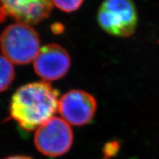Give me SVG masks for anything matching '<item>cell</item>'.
<instances>
[{"instance_id":"1","label":"cell","mask_w":159,"mask_h":159,"mask_svg":"<svg viewBox=\"0 0 159 159\" xmlns=\"http://www.w3.org/2000/svg\"><path fill=\"white\" fill-rule=\"evenodd\" d=\"M58 96V91L47 82L24 85L11 97L10 117L25 130H36L54 116Z\"/></svg>"},{"instance_id":"5","label":"cell","mask_w":159,"mask_h":159,"mask_svg":"<svg viewBox=\"0 0 159 159\" xmlns=\"http://www.w3.org/2000/svg\"><path fill=\"white\" fill-rule=\"evenodd\" d=\"M97 108L94 96L83 90L66 92L58 101V110L63 119L73 126H83L94 118Z\"/></svg>"},{"instance_id":"9","label":"cell","mask_w":159,"mask_h":159,"mask_svg":"<svg viewBox=\"0 0 159 159\" xmlns=\"http://www.w3.org/2000/svg\"><path fill=\"white\" fill-rule=\"evenodd\" d=\"M84 0H52L57 8L66 13H72L78 10Z\"/></svg>"},{"instance_id":"2","label":"cell","mask_w":159,"mask_h":159,"mask_svg":"<svg viewBox=\"0 0 159 159\" xmlns=\"http://www.w3.org/2000/svg\"><path fill=\"white\" fill-rule=\"evenodd\" d=\"M0 49L12 63L27 64L34 61L41 49L39 35L30 25L12 24L1 33Z\"/></svg>"},{"instance_id":"6","label":"cell","mask_w":159,"mask_h":159,"mask_svg":"<svg viewBox=\"0 0 159 159\" xmlns=\"http://www.w3.org/2000/svg\"><path fill=\"white\" fill-rule=\"evenodd\" d=\"M52 0H0V22L7 18L27 25H36L49 17Z\"/></svg>"},{"instance_id":"3","label":"cell","mask_w":159,"mask_h":159,"mask_svg":"<svg viewBox=\"0 0 159 159\" xmlns=\"http://www.w3.org/2000/svg\"><path fill=\"white\" fill-rule=\"evenodd\" d=\"M97 19L101 28L108 34L128 38L135 33L138 14L133 0H104Z\"/></svg>"},{"instance_id":"7","label":"cell","mask_w":159,"mask_h":159,"mask_svg":"<svg viewBox=\"0 0 159 159\" xmlns=\"http://www.w3.org/2000/svg\"><path fill=\"white\" fill-rule=\"evenodd\" d=\"M71 66L69 52L56 43L43 46L34 60V70L44 80H57L67 74Z\"/></svg>"},{"instance_id":"4","label":"cell","mask_w":159,"mask_h":159,"mask_svg":"<svg viewBox=\"0 0 159 159\" xmlns=\"http://www.w3.org/2000/svg\"><path fill=\"white\" fill-rule=\"evenodd\" d=\"M74 134L70 125L61 117L53 116L36 129L35 146L39 152L49 157L61 156L72 146Z\"/></svg>"},{"instance_id":"10","label":"cell","mask_w":159,"mask_h":159,"mask_svg":"<svg viewBox=\"0 0 159 159\" xmlns=\"http://www.w3.org/2000/svg\"><path fill=\"white\" fill-rule=\"evenodd\" d=\"M5 159H33L32 157L28 156H25V155H13V156H10Z\"/></svg>"},{"instance_id":"8","label":"cell","mask_w":159,"mask_h":159,"mask_svg":"<svg viewBox=\"0 0 159 159\" xmlns=\"http://www.w3.org/2000/svg\"><path fill=\"white\" fill-rule=\"evenodd\" d=\"M15 78L13 63L4 55H0V92L5 91Z\"/></svg>"}]
</instances>
